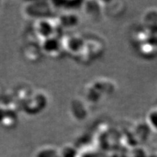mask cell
<instances>
[{
    "mask_svg": "<svg viewBox=\"0 0 157 157\" xmlns=\"http://www.w3.org/2000/svg\"><path fill=\"white\" fill-rule=\"evenodd\" d=\"M61 40L64 52L74 56H81L85 44V39L83 36L79 34H71Z\"/></svg>",
    "mask_w": 157,
    "mask_h": 157,
    "instance_id": "1",
    "label": "cell"
},
{
    "mask_svg": "<svg viewBox=\"0 0 157 157\" xmlns=\"http://www.w3.org/2000/svg\"><path fill=\"white\" fill-rule=\"evenodd\" d=\"M57 22L60 29H73L79 25L80 18L74 11H63L57 19Z\"/></svg>",
    "mask_w": 157,
    "mask_h": 157,
    "instance_id": "2",
    "label": "cell"
},
{
    "mask_svg": "<svg viewBox=\"0 0 157 157\" xmlns=\"http://www.w3.org/2000/svg\"><path fill=\"white\" fill-rule=\"evenodd\" d=\"M42 48L45 53L52 58L60 57L64 52L62 40L58 37L44 39Z\"/></svg>",
    "mask_w": 157,
    "mask_h": 157,
    "instance_id": "3",
    "label": "cell"
},
{
    "mask_svg": "<svg viewBox=\"0 0 157 157\" xmlns=\"http://www.w3.org/2000/svg\"><path fill=\"white\" fill-rule=\"evenodd\" d=\"M144 24L151 29L157 28V10L151 8L144 13L143 17Z\"/></svg>",
    "mask_w": 157,
    "mask_h": 157,
    "instance_id": "4",
    "label": "cell"
},
{
    "mask_svg": "<svg viewBox=\"0 0 157 157\" xmlns=\"http://www.w3.org/2000/svg\"><path fill=\"white\" fill-rule=\"evenodd\" d=\"M146 123L151 130L157 132V108L148 111L146 118Z\"/></svg>",
    "mask_w": 157,
    "mask_h": 157,
    "instance_id": "5",
    "label": "cell"
},
{
    "mask_svg": "<svg viewBox=\"0 0 157 157\" xmlns=\"http://www.w3.org/2000/svg\"><path fill=\"white\" fill-rule=\"evenodd\" d=\"M77 151L75 147L72 145H65L58 149V157H76Z\"/></svg>",
    "mask_w": 157,
    "mask_h": 157,
    "instance_id": "6",
    "label": "cell"
},
{
    "mask_svg": "<svg viewBox=\"0 0 157 157\" xmlns=\"http://www.w3.org/2000/svg\"><path fill=\"white\" fill-rule=\"evenodd\" d=\"M148 157H157V149L153 151L151 154H148Z\"/></svg>",
    "mask_w": 157,
    "mask_h": 157,
    "instance_id": "7",
    "label": "cell"
}]
</instances>
